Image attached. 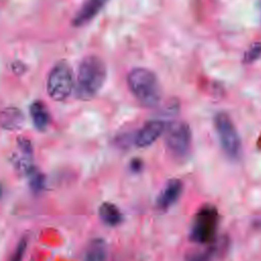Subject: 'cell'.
Returning a JSON list of instances; mask_svg holds the SVG:
<instances>
[{
  "label": "cell",
  "instance_id": "6da1fadb",
  "mask_svg": "<svg viewBox=\"0 0 261 261\" xmlns=\"http://www.w3.org/2000/svg\"><path fill=\"white\" fill-rule=\"evenodd\" d=\"M106 66L103 60L96 55L85 57L77 68L74 86L75 96L83 101L95 97L106 80Z\"/></svg>",
  "mask_w": 261,
  "mask_h": 261
},
{
  "label": "cell",
  "instance_id": "7a4b0ae2",
  "mask_svg": "<svg viewBox=\"0 0 261 261\" xmlns=\"http://www.w3.org/2000/svg\"><path fill=\"white\" fill-rule=\"evenodd\" d=\"M126 81L129 91L142 106L154 108L160 103L162 89L153 71L144 67H136L128 72Z\"/></svg>",
  "mask_w": 261,
  "mask_h": 261
},
{
  "label": "cell",
  "instance_id": "3957f363",
  "mask_svg": "<svg viewBox=\"0 0 261 261\" xmlns=\"http://www.w3.org/2000/svg\"><path fill=\"white\" fill-rule=\"evenodd\" d=\"M219 215L212 205L203 206L195 215L190 229V239L197 244H208L215 237Z\"/></svg>",
  "mask_w": 261,
  "mask_h": 261
},
{
  "label": "cell",
  "instance_id": "277c9868",
  "mask_svg": "<svg viewBox=\"0 0 261 261\" xmlns=\"http://www.w3.org/2000/svg\"><path fill=\"white\" fill-rule=\"evenodd\" d=\"M74 88L73 74L66 61H59L49 72L47 79V93L54 101L65 100Z\"/></svg>",
  "mask_w": 261,
  "mask_h": 261
},
{
  "label": "cell",
  "instance_id": "5b68a950",
  "mask_svg": "<svg viewBox=\"0 0 261 261\" xmlns=\"http://www.w3.org/2000/svg\"><path fill=\"white\" fill-rule=\"evenodd\" d=\"M165 145L174 158L186 159L190 154L192 145L190 126L182 121L172 122L165 133Z\"/></svg>",
  "mask_w": 261,
  "mask_h": 261
},
{
  "label": "cell",
  "instance_id": "8992f818",
  "mask_svg": "<svg viewBox=\"0 0 261 261\" xmlns=\"http://www.w3.org/2000/svg\"><path fill=\"white\" fill-rule=\"evenodd\" d=\"M215 129L224 153L231 159H236L240 155L241 140L230 117L219 112L214 119Z\"/></svg>",
  "mask_w": 261,
  "mask_h": 261
},
{
  "label": "cell",
  "instance_id": "52a82bcc",
  "mask_svg": "<svg viewBox=\"0 0 261 261\" xmlns=\"http://www.w3.org/2000/svg\"><path fill=\"white\" fill-rule=\"evenodd\" d=\"M165 123L162 120H150L135 136V144L140 148L152 145L164 132Z\"/></svg>",
  "mask_w": 261,
  "mask_h": 261
},
{
  "label": "cell",
  "instance_id": "ba28073f",
  "mask_svg": "<svg viewBox=\"0 0 261 261\" xmlns=\"http://www.w3.org/2000/svg\"><path fill=\"white\" fill-rule=\"evenodd\" d=\"M182 192V182L177 178L169 179L161 193L159 194L156 205L160 210H166L171 207L179 198Z\"/></svg>",
  "mask_w": 261,
  "mask_h": 261
},
{
  "label": "cell",
  "instance_id": "9c48e42d",
  "mask_svg": "<svg viewBox=\"0 0 261 261\" xmlns=\"http://www.w3.org/2000/svg\"><path fill=\"white\" fill-rule=\"evenodd\" d=\"M108 0H86L72 18V24L83 27L91 21L105 6Z\"/></svg>",
  "mask_w": 261,
  "mask_h": 261
},
{
  "label": "cell",
  "instance_id": "30bf717a",
  "mask_svg": "<svg viewBox=\"0 0 261 261\" xmlns=\"http://www.w3.org/2000/svg\"><path fill=\"white\" fill-rule=\"evenodd\" d=\"M99 217L108 226H116L121 223L123 216L119 208L110 202H104L99 207Z\"/></svg>",
  "mask_w": 261,
  "mask_h": 261
},
{
  "label": "cell",
  "instance_id": "8fae6325",
  "mask_svg": "<svg viewBox=\"0 0 261 261\" xmlns=\"http://www.w3.org/2000/svg\"><path fill=\"white\" fill-rule=\"evenodd\" d=\"M30 113L34 122V125L39 130H44L49 123V113L45 105L40 102H34L30 107Z\"/></svg>",
  "mask_w": 261,
  "mask_h": 261
},
{
  "label": "cell",
  "instance_id": "7c38bea8",
  "mask_svg": "<svg viewBox=\"0 0 261 261\" xmlns=\"http://www.w3.org/2000/svg\"><path fill=\"white\" fill-rule=\"evenodd\" d=\"M23 123V116L19 109L6 108L1 113V125L6 129H17Z\"/></svg>",
  "mask_w": 261,
  "mask_h": 261
},
{
  "label": "cell",
  "instance_id": "4fadbf2b",
  "mask_svg": "<svg viewBox=\"0 0 261 261\" xmlns=\"http://www.w3.org/2000/svg\"><path fill=\"white\" fill-rule=\"evenodd\" d=\"M106 258V244L102 239L93 240L85 255L84 261H105Z\"/></svg>",
  "mask_w": 261,
  "mask_h": 261
},
{
  "label": "cell",
  "instance_id": "5bb4252c",
  "mask_svg": "<svg viewBox=\"0 0 261 261\" xmlns=\"http://www.w3.org/2000/svg\"><path fill=\"white\" fill-rule=\"evenodd\" d=\"M29 178L30 188L34 193H40L45 188V177L41 171H39L36 167H32L27 172Z\"/></svg>",
  "mask_w": 261,
  "mask_h": 261
},
{
  "label": "cell",
  "instance_id": "9a60e30c",
  "mask_svg": "<svg viewBox=\"0 0 261 261\" xmlns=\"http://www.w3.org/2000/svg\"><path fill=\"white\" fill-rule=\"evenodd\" d=\"M217 252H218V246L213 245L207 248L205 251L193 256L190 261H210L217 254Z\"/></svg>",
  "mask_w": 261,
  "mask_h": 261
},
{
  "label": "cell",
  "instance_id": "2e32d148",
  "mask_svg": "<svg viewBox=\"0 0 261 261\" xmlns=\"http://www.w3.org/2000/svg\"><path fill=\"white\" fill-rule=\"evenodd\" d=\"M28 246V240L27 238H22L16 245L12 255L10 256L9 261H22V258L24 256L25 250Z\"/></svg>",
  "mask_w": 261,
  "mask_h": 261
},
{
  "label": "cell",
  "instance_id": "e0dca14e",
  "mask_svg": "<svg viewBox=\"0 0 261 261\" xmlns=\"http://www.w3.org/2000/svg\"><path fill=\"white\" fill-rule=\"evenodd\" d=\"M261 56V43H254L245 54V62L251 63Z\"/></svg>",
  "mask_w": 261,
  "mask_h": 261
},
{
  "label": "cell",
  "instance_id": "ac0fdd59",
  "mask_svg": "<svg viewBox=\"0 0 261 261\" xmlns=\"http://www.w3.org/2000/svg\"><path fill=\"white\" fill-rule=\"evenodd\" d=\"M142 166H143V163H142V161L140 159H134L130 162V170L134 171V172L141 171Z\"/></svg>",
  "mask_w": 261,
  "mask_h": 261
}]
</instances>
